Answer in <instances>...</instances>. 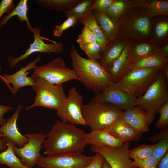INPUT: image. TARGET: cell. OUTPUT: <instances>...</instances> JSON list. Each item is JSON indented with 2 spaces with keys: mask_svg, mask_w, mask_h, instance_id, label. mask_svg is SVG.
I'll use <instances>...</instances> for the list:
<instances>
[{
  "mask_svg": "<svg viewBox=\"0 0 168 168\" xmlns=\"http://www.w3.org/2000/svg\"><path fill=\"white\" fill-rule=\"evenodd\" d=\"M86 137L87 133L74 124L58 120L51 127L43 144L44 154L82 153L86 145Z\"/></svg>",
  "mask_w": 168,
  "mask_h": 168,
  "instance_id": "1",
  "label": "cell"
},
{
  "mask_svg": "<svg viewBox=\"0 0 168 168\" xmlns=\"http://www.w3.org/2000/svg\"><path fill=\"white\" fill-rule=\"evenodd\" d=\"M69 55L77 80L96 94L113 82L108 70L97 60L86 59L78 53L73 43Z\"/></svg>",
  "mask_w": 168,
  "mask_h": 168,
  "instance_id": "2",
  "label": "cell"
},
{
  "mask_svg": "<svg viewBox=\"0 0 168 168\" xmlns=\"http://www.w3.org/2000/svg\"><path fill=\"white\" fill-rule=\"evenodd\" d=\"M115 21L118 37L132 41H146L150 40L152 19L139 8L130 9Z\"/></svg>",
  "mask_w": 168,
  "mask_h": 168,
  "instance_id": "3",
  "label": "cell"
},
{
  "mask_svg": "<svg viewBox=\"0 0 168 168\" xmlns=\"http://www.w3.org/2000/svg\"><path fill=\"white\" fill-rule=\"evenodd\" d=\"M123 111L111 104L91 100L82 105V114L86 124L91 130L109 128L121 118Z\"/></svg>",
  "mask_w": 168,
  "mask_h": 168,
  "instance_id": "4",
  "label": "cell"
},
{
  "mask_svg": "<svg viewBox=\"0 0 168 168\" xmlns=\"http://www.w3.org/2000/svg\"><path fill=\"white\" fill-rule=\"evenodd\" d=\"M166 81L161 69L153 83L142 96L136 99L135 106L145 112L150 124L154 122L161 106L168 101Z\"/></svg>",
  "mask_w": 168,
  "mask_h": 168,
  "instance_id": "5",
  "label": "cell"
},
{
  "mask_svg": "<svg viewBox=\"0 0 168 168\" xmlns=\"http://www.w3.org/2000/svg\"><path fill=\"white\" fill-rule=\"evenodd\" d=\"M33 79L34 85L32 87L36 94L35 98L34 103L26 110L37 107L56 110L59 108L67 97L63 84H52L40 78Z\"/></svg>",
  "mask_w": 168,
  "mask_h": 168,
  "instance_id": "6",
  "label": "cell"
},
{
  "mask_svg": "<svg viewBox=\"0 0 168 168\" xmlns=\"http://www.w3.org/2000/svg\"><path fill=\"white\" fill-rule=\"evenodd\" d=\"M160 70L155 68L129 70L116 83L137 98L142 96L153 83Z\"/></svg>",
  "mask_w": 168,
  "mask_h": 168,
  "instance_id": "7",
  "label": "cell"
},
{
  "mask_svg": "<svg viewBox=\"0 0 168 168\" xmlns=\"http://www.w3.org/2000/svg\"><path fill=\"white\" fill-rule=\"evenodd\" d=\"M31 77L33 79H41L57 85L71 80H77L73 69L67 67L64 60L60 57L53 59L44 65H36Z\"/></svg>",
  "mask_w": 168,
  "mask_h": 168,
  "instance_id": "8",
  "label": "cell"
},
{
  "mask_svg": "<svg viewBox=\"0 0 168 168\" xmlns=\"http://www.w3.org/2000/svg\"><path fill=\"white\" fill-rule=\"evenodd\" d=\"M68 93L63 104L56 110L58 116L62 121L74 125L86 126L82 112L83 96L74 87L69 90Z\"/></svg>",
  "mask_w": 168,
  "mask_h": 168,
  "instance_id": "9",
  "label": "cell"
},
{
  "mask_svg": "<svg viewBox=\"0 0 168 168\" xmlns=\"http://www.w3.org/2000/svg\"><path fill=\"white\" fill-rule=\"evenodd\" d=\"M24 135L28 138L27 142L21 148L14 146L13 150L25 166L29 168H33L41 156L40 152L47 135L43 133Z\"/></svg>",
  "mask_w": 168,
  "mask_h": 168,
  "instance_id": "10",
  "label": "cell"
},
{
  "mask_svg": "<svg viewBox=\"0 0 168 168\" xmlns=\"http://www.w3.org/2000/svg\"><path fill=\"white\" fill-rule=\"evenodd\" d=\"M92 159V156L78 153L41 156L36 165L41 168H83Z\"/></svg>",
  "mask_w": 168,
  "mask_h": 168,
  "instance_id": "11",
  "label": "cell"
},
{
  "mask_svg": "<svg viewBox=\"0 0 168 168\" xmlns=\"http://www.w3.org/2000/svg\"><path fill=\"white\" fill-rule=\"evenodd\" d=\"M136 98L113 82L103 91L96 94L92 100L111 104L123 111L135 106Z\"/></svg>",
  "mask_w": 168,
  "mask_h": 168,
  "instance_id": "12",
  "label": "cell"
},
{
  "mask_svg": "<svg viewBox=\"0 0 168 168\" xmlns=\"http://www.w3.org/2000/svg\"><path fill=\"white\" fill-rule=\"evenodd\" d=\"M41 28L39 26L33 28L32 33L34 37L33 42L29 46L23 54L16 58L12 55L8 57L9 67H14L19 62L26 59L32 54L36 52L55 53L60 54L62 53L64 49V45L61 42L53 44H47L43 40V38L40 35Z\"/></svg>",
  "mask_w": 168,
  "mask_h": 168,
  "instance_id": "13",
  "label": "cell"
},
{
  "mask_svg": "<svg viewBox=\"0 0 168 168\" xmlns=\"http://www.w3.org/2000/svg\"><path fill=\"white\" fill-rule=\"evenodd\" d=\"M130 142L124 143L118 148H111L94 145L93 152L101 154L109 163L112 168H139L133 164V161L129 157L128 152Z\"/></svg>",
  "mask_w": 168,
  "mask_h": 168,
  "instance_id": "14",
  "label": "cell"
},
{
  "mask_svg": "<svg viewBox=\"0 0 168 168\" xmlns=\"http://www.w3.org/2000/svg\"><path fill=\"white\" fill-rule=\"evenodd\" d=\"M39 55L35 59L26 66L22 67L16 72L12 74H5L1 75V80L7 86L13 94L16 93L21 88L34 85V80L28 76L29 71L34 69L36 63L41 60Z\"/></svg>",
  "mask_w": 168,
  "mask_h": 168,
  "instance_id": "15",
  "label": "cell"
},
{
  "mask_svg": "<svg viewBox=\"0 0 168 168\" xmlns=\"http://www.w3.org/2000/svg\"><path fill=\"white\" fill-rule=\"evenodd\" d=\"M23 108L21 105L19 104L13 114L0 127V132L3 133V137L11 140L20 148L22 147L28 142L27 137L20 133L17 126L18 118Z\"/></svg>",
  "mask_w": 168,
  "mask_h": 168,
  "instance_id": "16",
  "label": "cell"
},
{
  "mask_svg": "<svg viewBox=\"0 0 168 168\" xmlns=\"http://www.w3.org/2000/svg\"><path fill=\"white\" fill-rule=\"evenodd\" d=\"M121 119L126 124L136 131L143 133L149 131L150 125L145 112L135 106L123 111Z\"/></svg>",
  "mask_w": 168,
  "mask_h": 168,
  "instance_id": "17",
  "label": "cell"
},
{
  "mask_svg": "<svg viewBox=\"0 0 168 168\" xmlns=\"http://www.w3.org/2000/svg\"><path fill=\"white\" fill-rule=\"evenodd\" d=\"M102 130L110 133L123 143L131 141L137 142L142 134L131 128L121 118L109 128Z\"/></svg>",
  "mask_w": 168,
  "mask_h": 168,
  "instance_id": "18",
  "label": "cell"
},
{
  "mask_svg": "<svg viewBox=\"0 0 168 168\" xmlns=\"http://www.w3.org/2000/svg\"><path fill=\"white\" fill-rule=\"evenodd\" d=\"M130 40L119 37L110 43L105 48L101 49L103 52L100 63L109 71L115 60L120 56L124 48Z\"/></svg>",
  "mask_w": 168,
  "mask_h": 168,
  "instance_id": "19",
  "label": "cell"
},
{
  "mask_svg": "<svg viewBox=\"0 0 168 168\" xmlns=\"http://www.w3.org/2000/svg\"><path fill=\"white\" fill-rule=\"evenodd\" d=\"M86 144L111 147H122L123 142L110 133L102 130H91L87 133Z\"/></svg>",
  "mask_w": 168,
  "mask_h": 168,
  "instance_id": "20",
  "label": "cell"
},
{
  "mask_svg": "<svg viewBox=\"0 0 168 168\" xmlns=\"http://www.w3.org/2000/svg\"><path fill=\"white\" fill-rule=\"evenodd\" d=\"M160 47L153 45L149 40L132 41L129 52L128 65L136 61L148 56L163 54L161 51Z\"/></svg>",
  "mask_w": 168,
  "mask_h": 168,
  "instance_id": "21",
  "label": "cell"
},
{
  "mask_svg": "<svg viewBox=\"0 0 168 168\" xmlns=\"http://www.w3.org/2000/svg\"><path fill=\"white\" fill-rule=\"evenodd\" d=\"M132 41L129 40L123 48L120 56L113 63L109 71L113 82L116 83L128 71V56Z\"/></svg>",
  "mask_w": 168,
  "mask_h": 168,
  "instance_id": "22",
  "label": "cell"
},
{
  "mask_svg": "<svg viewBox=\"0 0 168 168\" xmlns=\"http://www.w3.org/2000/svg\"><path fill=\"white\" fill-rule=\"evenodd\" d=\"M145 1V0H114L104 12L116 21L125 14L130 9L141 7Z\"/></svg>",
  "mask_w": 168,
  "mask_h": 168,
  "instance_id": "23",
  "label": "cell"
},
{
  "mask_svg": "<svg viewBox=\"0 0 168 168\" xmlns=\"http://www.w3.org/2000/svg\"><path fill=\"white\" fill-rule=\"evenodd\" d=\"M168 57L163 54H152L130 64L128 70L140 68H155L162 69L168 63Z\"/></svg>",
  "mask_w": 168,
  "mask_h": 168,
  "instance_id": "24",
  "label": "cell"
},
{
  "mask_svg": "<svg viewBox=\"0 0 168 168\" xmlns=\"http://www.w3.org/2000/svg\"><path fill=\"white\" fill-rule=\"evenodd\" d=\"M98 25L110 42L118 37L115 21L104 12L92 11Z\"/></svg>",
  "mask_w": 168,
  "mask_h": 168,
  "instance_id": "25",
  "label": "cell"
},
{
  "mask_svg": "<svg viewBox=\"0 0 168 168\" xmlns=\"http://www.w3.org/2000/svg\"><path fill=\"white\" fill-rule=\"evenodd\" d=\"M6 142L7 148L0 152V164L5 165L9 168H29L25 166L16 155L13 147L16 144L5 137H2Z\"/></svg>",
  "mask_w": 168,
  "mask_h": 168,
  "instance_id": "26",
  "label": "cell"
},
{
  "mask_svg": "<svg viewBox=\"0 0 168 168\" xmlns=\"http://www.w3.org/2000/svg\"><path fill=\"white\" fill-rule=\"evenodd\" d=\"M152 20V28L149 41L153 45L159 47V45L167 40L168 33V19Z\"/></svg>",
  "mask_w": 168,
  "mask_h": 168,
  "instance_id": "27",
  "label": "cell"
},
{
  "mask_svg": "<svg viewBox=\"0 0 168 168\" xmlns=\"http://www.w3.org/2000/svg\"><path fill=\"white\" fill-rule=\"evenodd\" d=\"M139 8L151 18L158 16H168L167 0H145Z\"/></svg>",
  "mask_w": 168,
  "mask_h": 168,
  "instance_id": "28",
  "label": "cell"
},
{
  "mask_svg": "<svg viewBox=\"0 0 168 168\" xmlns=\"http://www.w3.org/2000/svg\"><path fill=\"white\" fill-rule=\"evenodd\" d=\"M28 1V0H20L14 9L3 16L0 21V28L3 25H6L10 18L16 16L20 21H26L28 29L32 32L33 28L30 25L27 16Z\"/></svg>",
  "mask_w": 168,
  "mask_h": 168,
  "instance_id": "29",
  "label": "cell"
},
{
  "mask_svg": "<svg viewBox=\"0 0 168 168\" xmlns=\"http://www.w3.org/2000/svg\"><path fill=\"white\" fill-rule=\"evenodd\" d=\"M79 22L88 27L93 32L101 49H104L109 44L110 41L98 25L92 11L89 13Z\"/></svg>",
  "mask_w": 168,
  "mask_h": 168,
  "instance_id": "30",
  "label": "cell"
},
{
  "mask_svg": "<svg viewBox=\"0 0 168 168\" xmlns=\"http://www.w3.org/2000/svg\"><path fill=\"white\" fill-rule=\"evenodd\" d=\"M82 0H36L35 2L44 8L56 12L69 10Z\"/></svg>",
  "mask_w": 168,
  "mask_h": 168,
  "instance_id": "31",
  "label": "cell"
},
{
  "mask_svg": "<svg viewBox=\"0 0 168 168\" xmlns=\"http://www.w3.org/2000/svg\"><path fill=\"white\" fill-rule=\"evenodd\" d=\"M94 0H82L69 10L63 12L65 17H76L78 22L89 13L92 11L91 6Z\"/></svg>",
  "mask_w": 168,
  "mask_h": 168,
  "instance_id": "32",
  "label": "cell"
},
{
  "mask_svg": "<svg viewBox=\"0 0 168 168\" xmlns=\"http://www.w3.org/2000/svg\"><path fill=\"white\" fill-rule=\"evenodd\" d=\"M156 146L153 145H142L129 150L128 154L131 159L137 161L144 159L152 155L153 151Z\"/></svg>",
  "mask_w": 168,
  "mask_h": 168,
  "instance_id": "33",
  "label": "cell"
},
{
  "mask_svg": "<svg viewBox=\"0 0 168 168\" xmlns=\"http://www.w3.org/2000/svg\"><path fill=\"white\" fill-rule=\"evenodd\" d=\"M89 59L97 60L100 58L101 48L97 42L79 44Z\"/></svg>",
  "mask_w": 168,
  "mask_h": 168,
  "instance_id": "34",
  "label": "cell"
},
{
  "mask_svg": "<svg viewBox=\"0 0 168 168\" xmlns=\"http://www.w3.org/2000/svg\"><path fill=\"white\" fill-rule=\"evenodd\" d=\"M78 22L77 19L73 16H69L62 24L55 26L53 30V35L56 37H60L63 32L67 29L75 26V24Z\"/></svg>",
  "mask_w": 168,
  "mask_h": 168,
  "instance_id": "35",
  "label": "cell"
},
{
  "mask_svg": "<svg viewBox=\"0 0 168 168\" xmlns=\"http://www.w3.org/2000/svg\"><path fill=\"white\" fill-rule=\"evenodd\" d=\"M76 41L78 44L97 42L96 37L93 32L88 27L84 26Z\"/></svg>",
  "mask_w": 168,
  "mask_h": 168,
  "instance_id": "36",
  "label": "cell"
},
{
  "mask_svg": "<svg viewBox=\"0 0 168 168\" xmlns=\"http://www.w3.org/2000/svg\"><path fill=\"white\" fill-rule=\"evenodd\" d=\"M158 113L160 114V117L155 125L156 128L162 129L168 125V101L161 106Z\"/></svg>",
  "mask_w": 168,
  "mask_h": 168,
  "instance_id": "37",
  "label": "cell"
},
{
  "mask_svg": "<svg viewBox=\"0 0 168 168\" xmlns=\"http://www.w3.org/2000/svg\"><path fill=\"white\" fill-rule=\"evenodd\" d=\"M168 139L162 140L156 144L152 155L159 162L168 151Z\"/></svg>",
  "mask_w": 168,
  "mask_h": 168,
  "instance_id": "38",
  "label": "cell"
},
{
  "mask_svg": "<svg viewBox=\"0 0 168 168\" xmlns=\"http://www.w3.org/2000/svg\"><path fill=\"white\" fill-rule=\"evenodd\" d=\"M159 162L153 156L133 161V164L139 168H157Z\"/></svg>",
  "mask_w": 168,
  "mask_h": 168,
  "instance_id": "39",
  "label": "cell"
},
{
  "mask_svg": "<svg viewBox=\"0 0 168 168\" xmlns=\"http://www.w3.org/2000/svg\"><path fill=\"white\" fill-rule=\"evenodd\" d=\"M114 0H94L91 6L92 11L104 12L111 5Z\"/></svg>",
  "mask_w": 168,
  "mask_h": 168,
  "instance_id": "40",
  "label": "cell"
},
{
  "mask_svg": "<svg viewBox=\"0 0 168 168\" xmlns=\"http://www.w3.org/2000/svg\"><path fill=\"white\" fill-rule=\"evenodd\" d=\"M15 7L13 0H2L0 2V20L4 13L10 12Z\"/></svg>",
  "mask_w": 168,
  "mask_h": 168,
  "instance_id": "41",
  "label": "cell"
},
{
  "mask_svg": "<svg viewBox=\"0 0 168 168\" xmlns=\"http://www.w3.org/2000/svg\"><path fill=\"white\" fill-rule=\"evenodd\" d=\"M105 160L101 154L96 153L91 161L83 168H102Z\"/></svg>",
  "mask_w": 168,
  "mask_h": 168,
  "instance_id": "42",
  "label": "cell"
},
{
  "mask_svg": "<svg viewBox=\"0 0 168 168\" xmlns=\"http://www.w3.org/2000/svg\"><path fill=\"white\" fill-rule=\"evenodd\" d=\"M164 139H168V127L161 129L159 133L152 135L148 138L150 141L153 143Z\"/></svg>",
  "mask_w": 168,
  "mask_h": 168,
  "instance_id": "43",
  "label": "cell"
},
{
  "mask_svg": "<svg viewBox=\"0 0 168 168\" xmlns=\"http://www.w3.org/2000/svg\"><path fill=\"white\" fill-rule=\"evenodd\" d=\"M12 109L10 106L0 105V127L7 121V119L4 118L5 114Z\"/></svg>",
  "mask_w": 168,
  "mask_h": 168,
  "instance_id": "44",
  "label": "cell"
},
{
  "mask_svg": "<svg viewBox=\"0 0 168 168\" xmlns=\"http://www.w3.org/2000/svg\"><path fill=\"white\" fill-rule=\"evenodd\" d=\"M157 168H168V152L159 161Z\"/></svg>",
  "mask_w": 168,
  "mask_h": 168,
  "instance_id": "45",
  "label": "cell"
},
{
  "mask_svg": "<svg viewBox=\"0 0 168 168\" xmlns=\"http://www.w3.org/2000/svg\"><path fill=\"white\" fill-rule=\"evenodd\" d=\"M3 136V133L0 132V152H2L7 149V145L6 141L2 137Z\"/></svg>",
  "mask_w": 168,
  "mask_h": 168,
  "instance_id": "46",
  "label": "cell"
},
{
  "mask_svg": "<svg viewBox=\"0 0 168 168\" xmlns=\"http://www.w3.org/2000/svg\"><path fill=\"white\" fill-rule=\"evenodd\" d=\"M163 74L165 78L166 81H168V65L167 64L165 67L161 69Z\"/></svg>",
  "mask_w": 168,
  "mask_h": 168,
  "instance_id": "47",
  "label": "cell"
},
{
  "mask_svg": "<svg viewBox=\"0 0 168 168\" xmlns=\"http://www.w3.org/2000/svg\"><path fill=\"white\" fill-rule=\"evenodd\" d=\"M160 50L161 52L168 57V44H166L160 47Z\"/></svg>",
  "mask_w": 168,
  "mask_h": 168,
  "instance_id": "48",
  "label": "cell"
},
{
  "mask_svg": "<svg viewBox=\"0 0 168 168\" xmlns=\"http://www.w3.org/2000/svg\"><path fill=\"white\" fill-rule=\"evenodd\" d=\"M102 168H112L109 163L105 159Z\"/></svg>",
  "mask_w": 168,
  "mask_h": 168,
  "instance_id": "49",
  "label": "cell"
},
{
  "mask_svg": "<svg viewBox=\"0 0 168 168\" xmlns=\"http://www.w3.org/2000/svg\"><path fill=\"white\" fill-rule=\"evenodd\" d=\"M2 70V67H1V66L0 64V78L1 77V75H0V72H1Z\"/></svg>",
  "mask_w": 168,
  "mask_h": 168,
  "instance_id": "50",
  "label": "cell"
}]
</instances>
